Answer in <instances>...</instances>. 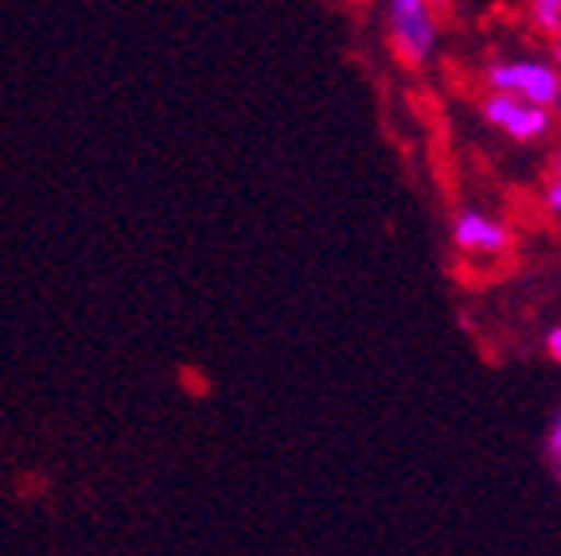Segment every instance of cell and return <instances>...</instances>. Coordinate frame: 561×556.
<instances>
[{"mask_svg": "<svg viewBox=\"0 0 561 556\" xmlns=\"http://www.w3.org/2000/svg\"><path fill=\"white\" fill-rule=\"evenodd\" d=\"M488 79L500 94L523 97L530 105H550L561 97V74L546 62H507L491 70Z\"/></svg>", "mask_w": 561, "mask_h": 556, "instance_id": "1", "label": "cell"}, {"mask_svg": "<svg viewBox=\"0 0 561 556\" xmlns=\"http://www.w3.org/2000/svg\"><path fill=\"white\" fill-rule=\"evenodd\" d=\"M483 117H488L491 125H500L503 132H511L515 140H538L550 129V114H546L542 105H530L511 94H491L488 102H483Z\"/></svg>", "mask_w": 561, "mask_h": 556, "instance_id": "2", "label": "cell"}, {"mask_svg": "<svg viewBox=\"0 0 561 556\" xmlns=\"http://www.w3.org/2000/svg\"><path fill=\"white\" fill-rule=\"evenodd\" d=\"M456 245L465 253H503L511 245V234L503 227H495L491 218L476 215V210H465V215L456 218L453 227Z\"/></svg>", "mask_w": 561, "mask_h": 556, "instance_id": "3", "label": "cell"}, {"mask_svg": "<svg viewBox=\"0 0 561 556\" xmlns=\"http://www.w3.org/2000/svg\"><path fill=\"white\" fill-rule=\"evenodd\" d=\"M394 35L402 44L405 59L421 62L430 59L433 47H437V20L430 12H410V16H394Z\"/></svg>", "mask_w": 561, "mask_h": 556, "instance_id": "4", "label": "cell"}, {"mask_svg": "<svg viewBox=\"0 0 561 556\" xmlns=\"http://www.w3.org/2000/svg\"><path fill=\"white\" fill-rule=\"evenodd\" d=\"M530 12L542 32H561V0H530Z\"/></svg>", "mask_w": 561, "mask_h": 556, "instance_id": "5", "label": "cell"}, {"mask_svg": "<svg viewBox=\"0 0 561 556\" xmlns=\"http://www.w3.org/2000/svg\"><path fill=\"white\" fill-rule=\"evenodd\" d=\"M410 12H430V9H425V0H394L390 16H410Z\"/></svg>", "mask_w": 561, "mask_h": 556, "instance_id": "6", "label": "cell"}, {"mask_svg": "<svg viewBox=\"0 0 561 556\" xmlns=\"http://www.w3.org/2000/svg\"><path fill=\"white\" fill-rule=\"evenodd\" d=\"M546 347H550V355L561 362V327H558V331H550V339H546Z\"/></svg>", "mask_w": 561, "mask_h": 556, "instance_id": "7", "label": "cell"}, {"mask_svg": "<svg viewBox=\"0 0 561 556\" xmlns=\"http://www.w3.org/2000/svg\"><path fill=\"white\" fill-rule=\"evenodd\" d=\"M550 210H553V215H561V179L550 187Z\"/></svg>", "mask_w": 561, "mask_h": 556, "instance_id": "8", "label": "cell"}, {"mask_svg": "<svg viewBox=\"0 0 561 556\" xmlns=\"http://www.w3.org/2000/svg\"><path fill=\"white\" fill-rule=\"evenodd\" d=\"M550 448H553V455L561 460V417H558V425H553V436H550Z\"/></svg>", "mask_w": 561, "mask_h": 556, "instance_id": "9", "label": "cell"}, {"mask_svg": "<svg viewBox=\"0 0 561 556\" xmlns=\"http://www.w3.org/2000/svg\"><path fill=\"white\" fill-rule=\"evenodd\" d=\"M553 55H558V62H561V39H558V47H553Z\"/></svg>", "mask_w": 561, "mask_h": 556, "instance_id": "10", "label": "cell"}, {"mask_svg": "<svg viewBox=\"0 0 561 556\" xmlns=\"http://www.w3.org/2000/svg\"><path fill=\"white\" fill-rule=\"evenodd\" d=\"M558 175H561V157H558Z\"/></svg>", "mask_w": 561, "mask_h": 556, "instance_id": "11", "label": "cell"}, {"mask_svg": "<svg viewBox=\"0 0 561 556\" xmlns=\"http://www.w3.org/2000/svg\"><path fill=\"white\" fill-rule=\"evenodd\" d=\"M558 475H561V460H558Z\"/></svg>", "mask_w": 561, "mask_h": 556, "instance_id": "12", "label": "cell"}]
</instances>
